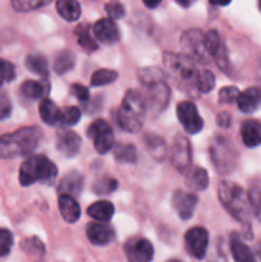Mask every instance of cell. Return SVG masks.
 Listing matches in <instances>:
<instances>
[{
	"label": "cell",
	"mask_w": 261,
	"mask_h": 262,
	"mask_svg": "<svg viewBox=\"0 0 261 262\" xmlns=\"http://www.w3.org/2000/svg\"><path fill=\"white\" fill-rule=\"evenodd\" d=\"M164 67L169 79L184 94L192 97L199 96L197 91V78L199 73L193 61L184 54L165 53L164 54Z\"/></svg>",
	"instance_id": "6da1fadb"
},
{
	"label": "cell",
	"mask_w": 261,
	"mask_h": 262,
	"mask_svg": "<svg viewBox=\"0 0 261 262\" xmlns=\"http://www.w3.org/2000/svg\"><path fill=\"white\" fill-rule=\"evenodd\" d=\"M140 79L145 86L146 94L143 95L146 100L147 109L159 114L163 112L170 100V89L165 81L163 71L156 67L145 68L140 71Z\"/></svg>",
	"instance_id": "7a4b0ae2"
},
{
	"label": "cell",
	"mask_w": 261,
	"mask_h": 262,
	"mask_svg": "<svg viewBox=\"0 0 261 262\" xmlns=\"http://www.w3.org/2000/svg\"><path fill=\"white\" fill-rule=\"evenodd\" d=\"M217 196L223 207L235 220L247 224L253 212V205L247 192L232 182H222L217 188Z\"/></svg>",
	"instance_id": "3957f363"
},
{
	"label": "cell",
	"mask_w": 261,
	"mask_h": 262,
	"mask_svg": "<svg viewBox=\"0 0 261 262\" xmlns=\"http://www.w3.org/2000/svg\"><path fill=\"white\" fill-rule=\"evenodd\" d=\"M41 140L37 127H23L10 135L0 136V159H13L33 152Z\"/></svg>",
	"instance_id": "277c9868"
},
{
	"label": "cell",
	"mask_w": 261,
	"mask_h": 262,
	"mask_svg": "<svg viewBox=\"0 0 261 262\" xmlns=\"http://www.w3.org/2000/svg\"><path fill=\"white\" fill-rule=\"evenodd\" d=\"M147 105L145 96L137 90H129L118 112V123L125 132L136 133L143 127Z\"/></svg>",
	"instance_id": "5b68a950"
},
{
	"label": "cell",
	"mask_w": 261,
	"mask_h": 262,
	"mask_svg": "<svg viewBox=\"0 0 261 262\" xmlns=\"http://www.w3.org/2000/svg\"><path fill=\"white\" fill-rule=\"evenodd\" d=\"M58 177L55 164L44 155H32L23 161L19 169V182L22 186H32L37 182L51 184Z\"/></svg>",
	"instance_id": "8992f818"
},
{
	"label": "cell",
	"mask_w": 261,
	"mask_h": 262,
	"mask_svg": "<svg viewBox=\"0 0 261 262\" xmlns=\"http://www.w3.org/2000/svg\"><path fill=\"white\" fill-rule=\"evenodd\" d=\"M210 158L220 174H229L237 166L238 151L228 138L217 136L210 145Z\"/></svg>",
	"instance_id": "52a82bcc"
},
{
	"label": "cell",
	"mask_w": 261,
	"mask_h": 262,
	"mask_svg": "<svg viewBox=\"0 0 261 262\" xmlns=\"http://www.w3.org/2000/svg\"><path fill=\"white\" fill-rule=\"evenodd\" d=\"M181 45L184 50V55L192 61L200 64H207L211 60L206 48V33L200 30H188L182 35Z\"/></svg>",
	"instance_id": "ba28073f"
},
{
	"label": "cell",
	"mask_w": 261,
	"mask_h": 262,
	"mask_svg": "<svg viewBox=\"0 0 261 262\" xmlns=\"http://www.w3.org/2000/svg\"><path fill=\"white\" fill-rule=\"evenodd\" d=\"M87 137L94 141L95 150L101 155L109 152L114 146V133L104 119H97L87 129Z\"/></svg>",
	"instance_id": "9c48e42d"
},
{
	"label": "cell",
	"mask_w": 261,
	"mask_h": 262,
	"mask_svg": "<svg viewBox=\"0 0 261 262\" xmlns=\"http://www.w3.org/2000/svg\"><path fill=\"white\" fill-rule=\"evenodd\" d=\"M170 163L174 168L181 173H184L189 169L192 163V150L188 138L182 135L174 137L170 147Z\"/></svg>",
	"instance_id": "30bf717a"
},
{
	"label": "cell",
	"mask_w": 261,
	"mask_h": 262,
	"mask_svg": "<svg viewBox=\"0 0 261 262\" xmlns=\"http://www.w3.org/2000/svg\"><path fill=\"white\" fill-rule=\"evenodd\" d=\"M177 117L184 130L196 135L204 128V119L200 117L196 105L192 101H182L177 106Z\"/></svg>",
	"instance_id": "8fae6325"
},
{
	"label": "cell",
	"mask_w": 261,
	"mask_h": 262,
	"mask_svg": "<svg viewBox=\"0 0 261 262\" xmlns=\"http://www.w3.org/2000/svg\"><path fill=\"white\" fill-rule=\"evenodd\" d=\"M184 241H186V248L189 255L199 260L205 257L207 246H209V233L205 228L194 227L189 229L186 233Z\"/></svg>",
	"instance_id": "7c38bea8"
},
{
	"label": "cell",
	"mask_w": 261,
	"mask_h": 262,
	"mask_svg": "<svg viewBox=\"0 0 261 262\" xmlns=\"http://www.w3.org/2000/svg\"><path fill=\"white\" fill-rule=\"evenodd\" d=\"M128 262H150L154 257V247L145 238H132L124 246Z\"/></svg>",
	"instance_id": "4fadbf2b"
},
{
	"label": "cell",
	"mask_w": 261,
	"mask_h": 262,
	"mask_svg": "<svg viewBox=\"0 0 261 262\" xmlns=\"http://www.w3.org/2000/svg\"><path fill=\"white\" fill-rule=\"evenodd\" d=\"M81 137L76 132L69 129H63L56 136V148L61 155L67 158H73L81 150Z\"/></svg>",
	"instance_id": "5bb4252c"
},
{
	"label": "cell",
	"mask_w": 261,
	"mask_h": 262,
	"mask_svg": "<svg viewBox=\"0 0 261 262\" xmlns=\"http://www.w3.org/2000/svg\"><path fill=\"white\" fill-rule=\"evenodd\" d=\"M92 31H94L95 37L105 45H113V43L118 42L120 38L119 28L110 18H102V19L97 20L94 25Z\"/></svg>",
	"instance_id": "9a60e30c"
},
{
	"label": "cell",
	"mask_w": 261,
	"mask_h": 262,
	"mask_svg": "<svg viewBox=\"0 0 261 262\" xmlns=\"http://www.w3.org/2000/svg\"><path fill=\"white\" fill-rule=\"evenodd\" d=\"M199 199L194 193H187L183 191H177L173 196V206L178 212L179 217L183 220L191 219Z\"/></svg>",
	"instance_id": "2e32d148"
},
{
	"label": "cell",
	"mask_w": 261,
	"mask_h": 262,
	"mask_svg": "<svg viewBox=\"0 0 261 262\" xmlns=\"http://www.w3.org/2000/svg\"><path fill=\"white\" fill-rule=\"evenodd\" d=\"M86 234L90 242L95 246H106L113 242L115 237V232L112 227L104 223H91L87 225Z\"/></svg>",
	"instance_id": "e0dca14e"
},
{
	"label": "cell",
	"mask_w": 261,
	"mask_h": 262,
	"mask_svg": "<svg viewBox=\"0 0 261 262\" xmlns=\"http://www.w3.org/2000/svg\"><path fill=\"white\" fill-rule=\"evenodd\" d=\"M238 109L242 113L256 112L258 107H261V89L258 87H250L245 91L240 92V96L237 99Z\"/></svg>",
	"instance_id": "ac0fdd59"
},
{
	"label": "cell",
	"mask_w": 261,
	"mask_h": 262,
	"mask_svg": "<svg viewBox=\"0 0 261 262\" xmlns=\"http://www.w3.org/2000/svg\"><path fill=\"white\" fill-rule=\"evenodd\" d=\"M241 138L247 147L261 145V123L257 120H245L241 125Z\"/></svg>",
	"instance_id": "d6986e66"
},
{
	"label": "cell",
	"mask_w": 261,
	"mask_h": 262,
	"mask_svg": "<svg viewBox=\"0 0 261 262\" xmlns=\"http://www.w3.org/2000/svg\"><path fill=\"white\" fill-rule=\"evenodd\" d=\"M58 205L61 216L67 223L73 224V223L78 222V219L81 217V207L73 197L68 196V194H60L58 199Z\"/></svg>",
	"instance_id": "ffe728a7"
},
{
	"label": "cell",
	"mask_w": 261,
	"mask_h": 262,
	"mask_svg": "<svg viewBox=\"0 0 261 262\" xmlns=\"http://www.w3.org/2000/svg\"><path fill=\"white\" fill-rule=\"evenodd\" d=\"M83 188V177L77 171H72L64 176L59 182L58 191L60 194H68V196H79Z\"/></svg>",
	"instance_id": "44dd1931"
},
{
	"label": "cell",
	"mask_w": 261,
	"mask_h": 262,
	"mask_svg": "<svg viewBox=\"0 0 261 262\" xmlns=\"http://www.w3.org/2000/svg\"><path fill=\"white\" fill-rule=\"evenodd\" d=\"M186 184L193 192L204 191L209 186V174L204 168H200V166L189 168L187 170Z\"/></svg>",
	"instance_id": "7402d4cb"
},
{
	"label": "cell",
	"mask_w": 261,
	"mask_h": 262,
	"mask_svg": "<svg viewBox=\"0 0 261 262\" xmlns=\"http://www.w3.org/2000/svg\"><path fill=\"white\" fill-rule=\"evenodd\" d=\"M230 252L235 262H256L252 251L240 239L237 234L230 235Z\"/></svg>",
	"instance_id": "603a6c76"
},
{
	"label": "cell",
	"mask_w": 261,
	"mask_h": 262,
	"mask_svg": "<svg viewBox=\"0 0 261 262\" xmlns=\"http://www.w3.org/2000/svg\"><path fill=\"white\" fill-rule=\"evenodd\" d=\"M114 205L109 201H97L94 202L91 206L87 209V214L91 216L92 219L97 220V222H109L114 215Z\"/></svg>",
	"instance_id": "cb8c5ba5"
},
{
	"label": "cell",
	"mask_w": 261,
	"mask_h": 262,
	"mask_svg": "<svg viewBox=\"0 0 261 262\" xmlns=\"http://www.w3.org/2000/svg\"><path fill=\"white\" fill-rule=\"evenodd\" d=\"M38 112L42 122L48 125H55L60 119V109L50 99H42L38 105Z\"/></svg>",
	"instance_id": "d4e9b609"
},
{
	"label": "cell",
	"mask_w": 261,
	"mask_h": 262,
	"mask_svg": "<svg viewBox=\"0 0 261 262\" xmlns=\"http://www.w3.org/2000/svg\"><path fill=\"white\" fill-rule=\"evenodd\" d=\"M56 10L63 19L74 22L81 17V5L76 0H58Z\"/></svg>",
	"instance_id": "484cf974"
},
{
	"label": "cell",
	"mask_w": 261,
	"mask_h": 262,
	"mask_svg": "<svg viewBox=\"0 0 261 262\" xmlns=\"http://www.w3.org/2000/svg\"><path fill=\"white\" fill-rule=\"evenodd\" d=\"M26 67H27L32 73L37 74V76L42 77V78H48L49 77L48 60H46V58L42 54H30V55L26 58Z\"/></svg>",
	"instance_id": "4316f807"
},
{
	"label": "cell",
	"mask_w": 261,
	"mask_h": 262,
	"mask_svg": "<svg viewBox=\"0 0 261 262\" xmlns=\"http://www.w3.org/2000/svg\"><path fill=\"white\" fill-rule=\"evenodd\" d=\"M46 92H48V87L41 82L27 79L20 84V94L28 100L41 99Z\"/></svg>",
	"instance_id": "83f0119b"
},
{
	"label": "cell",
	"mask_w": 261,
	"mask_h": 262,
	"mask_svg": "<svg viewBox=\"0 0 261 262\" xmlns=\"http://www.w3.org/2000/svg\"><path fill=\"white\" fill-rule=\"evenodd\" d=\"M114 158L119 163H136V160H137V150L130 143H118V145L114 146Z\"/></svg>",
	"instance_id": "f1b7e54d"
},
{
	"label": "cell",
	"mask_w": 261,
	"mask_h": 262,
	"mask_svg": "<svg viewBox=\"0 0 261 262\" xmlns=\"http://www.w3.org/2000/svg\"><path fill=\"white\" fill-rule=\"evenodd\" d=\"M145 143L147 150L156 160H164L166 155L165 141L155 135H148L145 137Z\"/></svg>",
	"instance_id": "f546056e"
},
{
	"label": "cell",
	"mask_w": 261,
	"mask_h": 262,
	"mask_svg": "<svg viewBox=\"0 0 261 262\" xmlns=\"http://www.w3.org/2000/svg\"><path fill=\"white\" fill-rule=\"evenodd\" d=\"M76 35H77V42H78V45L81 46L86 53H94L95 50H97V43L96 41L92 38L89 26L87 25L78 26L76 30Z\"/></svg>",
	"instance_id": "4dcf8cb0"
},
{
	"label": "cell",
	"mask_w": 261,
	"mask_h": 262,
	"mask_svg": "<svg viewBox=\"0 0 261 262\" xmlns=\"http://www.w3.org/2000/svg\"><path fill=\"white\" fill-rule=\"evenodd\" d=\"M118 78V73L112 69H97L91 76V86H106Z\"/></svg>",
	"instance_id": "1f68e13d"
},
{
	"label": "cell",
	"mask_w": 261,
	"mask_h": 262,
	"mask_svg": "<svg viewBox=\"0 0 261 262\" xmlns=\"http://www.w3.org/2000/svg\"><path fill=\"white\" fill-rule=\"evenodd\" d=\"M74 66V55L69 51H63L56 55L54 60V71L58 74H64L71 71Z\"/></svg>",
	"instance_id": "d6a6232c"
},
{
	"label": "cell",
	"mask_w": 261,
	"mask_h": 262,
	"mask_svg": "<svg viewBox=\"0 0 261 262\" xmlns=\"http://www.w3.org/2000/svg\"><path fill=\"white\" fill-rule=\"evenodd\" d=\"M10 2H12V7L17 12H31V10L45 7L49 3H51V0H10Z\"/></svg>",
	"instance_id": "836d02e7"
},
{
	"label": "cell",
	"mask_w": 261,
	"mask_h": 262,
	"mask_svg": "<svg viewBox=\"0 0 261 262\" xmlns=\"http://www.w3.org/2000/svg\"><path fill=\"white\" fill-rule=\"evenodd\" d=\"M81 119V110L76 106H67L60 110V119L59 123H61L66 127H71L78 123Z\"/></svg>",
	"instance_id": "e575fe53"
},
{
	"label": "cell",
	"mask_w": 261,
	"mask_h": 262,
	"mask_svg": "<svg viewBox=\"0 0 261 262\" xmlns=\"http://www.w3.org/2000/svg\"><path fill=\"white\" fill-rule=\"evenodd\" d=\"M215 84V76L210 71H202L197 78V91L199 94H207Z\"/></svg>",
	"instance_id": "d590c367"
},
{
	"label": "cell",
	"mask_w": 261,
	"mask_h": 262,
	"mask_svg": "<svg viewBox=\"0 0 261 262\" xmlns=\"http://www.w3.org/2000/svg\"><path fill=\"white\" fill-rule=\"evenodd\" d=\"M20 247H22V250L25 251V252H27L28 255L42 256L44 253H45V247H44L42 242L36 237L27 238V239L22 241Z\"/></svg>",
	"instance_id": "8d00e7d4"
},
{
	"label": "cell",
	"mask_w": 261,
	"mask_h": 262,
	"mask_svg": "<svg viewBox=\"0 0 261 262\" xmlns=\"http://www.w3.org/2000/svg\"><path fill=\"white\" fill-rule=\"evenodd\" d=\"M118 188V182L114 178L110 177H105V178L99 179L96 183L94 184V191L96 194H109L114 192Z\"/></svg>",
	"instance_id": "74e56055"
},
{
	"label": "cell",
	"mask_w": 261,
	"mask_h": 262,
	"mask_svg": "<svg viewBox=\"0 0 261 262\" xmlns=\"http://www.w3.org/2000/svg\"><path fill=\"white\" fill-rule=\"evenodd\" d=\"M15 78V68L10 61L0 59V87Z\"/></svg>",
	"instance_id": "f35d334b"
},
{
	"label": "cell",
	"mask_w": 261,
	"mask_h": 262,
	"mask_svg": "<svg viewBox=\"0 0 261 262\" xmlns=\"http://www.w3.org/2000/svg\"><path fill=\"white\" fill-rule=\"evenodd\" d=\"M13 247V234L8 229L0 228V257L9 255Z\"/></svg>",
	"instance_id": "ab89813d"
},
{
	"label": "cell",
	"mask_w": 261,
	"mask_h": 262,
	"mask_svg": "<svg viewBox=\"0 0 261 262\" xmlns=\"http://www.w3.org/2000/svg\"><path fill=\"white\" fill-rule=\"evenodd\" d=\"M105 10H106L107 15H109L110 19H120L125 15V8L124 5L122 4L118 0H112V2L107 3L105 5Z\"/></svg>",
	"instance_id": "60d3db41"
},
{
	"label": "cell",
	"mask_w": 261,
	"mask_h": 262,
	"mask_svg": "<svg viewBox=\"0 0 261 262\" xmlns=\"http://www.w3.org/2000/svg\"><path fill=\"white\" fill-rule=\"evenodd\" d=\"M240 96V90L234 86L223 87L219 91V102L220 104H233L237 101Z\"/></svg>",
	"instance_id": "b9f144b4"
},
{
	"label": "cell",
	"mask_w": 261,
	"mask_h": 262,
	"mask_svg": "<svg viewBox=\"0 0 261 262\" xmlns=\"http://www.w3.org/2000/svg\"><path fill=\"white\" fill-rule=\"evenodd\" d=\"M71 92L76 99H78L79 101L82 102H86L87 100L90 99L89 90H87V87H84L83 84H79V83L72 84Z\"/></svg>",
	"instance_id": "7bdbcfd3"
},
{
	"label": "cell",
	"mask_w": 261,
	"mask_h": 262,
	"mask_svg": "<svg viewBox=\"0 0 261 262\" xmlns=\"http://www.w3.org/2000/svg\"><path fill=\"white\" fill-rule=\"evenodd\" d=\"M12 113V104L7 95L0 92V120L8 118Z\"/></svg>",
	"instance_id": "ee69618b"
},
{
	"label": "cell",
	"mask_w": 261,
	"mask_h": 262,
	"mask_svg": "<svg viewBox=\"0 0 261 262\" xmlns=\"http://www.w3.org/2000/svg\"><path fill=\"white\" fill-rule=\"evenodd\" d=\"M217 124H219V127H223V128H227L230 125V115L228 114V113H220L219 115H217V119H216Z\"/></svg>",
	"instance_id": "f6af8a7d"
},
{
	"label": "cell",
	"mask_w": 261,
	"mask_h": 262,
	"mask_svg": "<svg viewBox=\"0 0 261 262\" xmlns=\"http://www.w3.org/2000/svg\"><path fill=\"white\" fill-rule=\"evenodd\" d=\"M210 4L216 5V7H225V5L229 4L232 0H209Z\"/></svg>",
	"instance_id": "bcb514c9"
},
{
	"label": "cell",
	"mask_w": 261,
	"mask_h": 262,
	"mask_svg": "<svg viewBox=\"0 0 261 262\" xmlns=\"http://www.w3.org/2000/svg\"><path fill=\"white\" fill-rule=\"evenodd\" d=\"M160 3H161V0H143V4H145L147 8H151V9L158 7Z\"/></svg>",
	"instance_id": "7dc6e473"
},
{
	"label": "cell",
	"mask_w": 261,
	"mask_h": 262,
	"mask_svg": "<svg viewBox=\"0 0 261 262\" xmlns=\"http://www.w3.org/2000/svg\"><path fill=\"white\" fill-rule=\"evenodd\" d=\"M176 2L178 3V4L181 5V7H183V8H188L189 5L193 4V3L196 2V0H176Z\"/></svg>",
	"instance_id": "c3c4849f"
},
{
	"label": "cell",
	"mask_w": 261,
	"mask_h": 262,
	"mask_svg": "<svg viewBox=\"0 0 261 262\" xmlns=\"http://www.w3.org/2000/svg\"><path fill=\"white\" fill-rule=\"evenodd\" d=\"M255 211H256V216H257V219L260 220V223H261V200L258 201V204L255 206Z\"/></svg>",
	"instance_id": "681fc988"
},
{
	"label": "cell",
	"mask_w": 261,
	"mask_h": 262,
	"mask_svg": "<svg viewBox=\"0 0 261 262\" xmlns=\"http://www.w3.org/2000/svg\"><path fill=\"white\" fill-rule=\"evenodd\" d=\"M168 262H182V261H179V260H169Z\"/></svg>",
	"instance_id": "f907efd6"
},
{
	"label": "cell",
	"mask_w": 261,
	"mask_h": 262,
	"mask_svg": "<svg viewBox=\"0 0 261 262\" xmlns=\"http://www.w3.org/2000/svg\"><path fill=\"white\" fill-rule=\"evenodd\" d=\"M258 7H260V10H261V0H258Z\"/></svg>",
	"instance_id": "816d5d0a"
}]
</instances>
